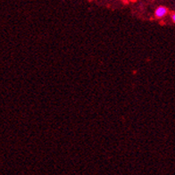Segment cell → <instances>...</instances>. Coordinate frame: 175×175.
<instances>
[{
    "label": "cell",
    "instance_id": "cell-1",
    "mask_svg": "<svg viewBox=\"0 0 175 175\" xmlns=\"http://www.w3.org/2000/svg\"><path fill=\"white\" fill-rule=\"evenodd\" d=\"M167 8L165 6H159L158 8L156 10L155 15L157 18H162V17L165 16L167 15Z\"/></svg>",
    "mask_w": 175,
    "mask_h": 175
},
{
    "label": "cell",
    "instance_id": "cell-2",
    "mask_svg": "<svg viewBox=\"0 0 175 175\" xmlns=\"http://www.w3.org/2000/svg\"><path fill=\"white\" fill-rule=\"evenodd\" d=\"M172 19H173V21L175 23V14H173V15H172Z\"/></svg>",
    "mask_w": 175,
    "mask_h": 175
}]
</instances>
